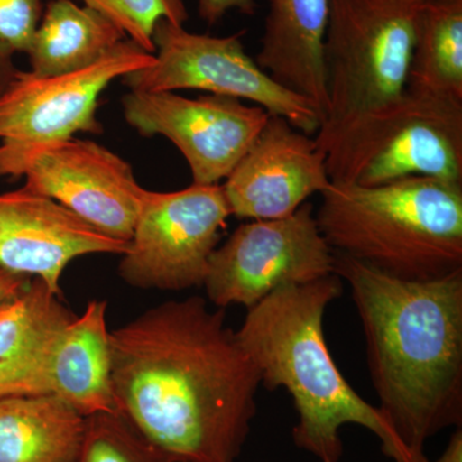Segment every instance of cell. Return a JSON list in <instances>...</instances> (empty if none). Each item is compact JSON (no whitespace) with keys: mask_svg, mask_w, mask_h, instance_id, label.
Masks as SVG:
<instances>
[{"mask_svg":"<svg viewBox=\"0 0 462 462\" xmlns=\"http://www.w3.org/2000/svg\"><path fill=\"white\" fill-rule=\"evenodd\" d=\"M115 411L169 462H236L261 376L224 309L170 300L111 331Z\"/></svg>","mask_w":462,"mask_h":462,"instance_id":"6da1fadb","label":"cell"},{"mask_svg":"<svg viewBox=\"0 0 462 462\" xmlns=\"http://www.w3.org/2000/svg\"><path fill=\"white\" fill-rule=\"evenodd\" d=\"M366 343L379 410L416 462L425 443L462 424V270L403 281L334 252Z\"/></svg>","mask_w":462,"mask_h":462,"instance_id":"7a4b0ae2","label":"cell"},{"mask_svg":"<svg viewBox=\"0 0 462 462\" xmlns=\"http://www.w3.org/2000/svg\"><path fill=\"white\" fill-rule=\"evenodd\" d=\"M337 273L305 285L273 291L248 310L236 331L243 351L261 376V384L284 388L293 401L298 421L294 445L319 462H340V430L360 425L382 443L394 462H416L379 407L364 400L340 373L324 334L328 306L342 294Z\"/></svg>","mask_w":462,"mask_h":462,"instance_id":"3957f363","label":"cell"},{"mask_svg":"<svg viewBox=\"0 0 462 462\" xmlns=\"http://www.w3.org/2000/svg\"><path fill=\"white\" fill-rule=\"evenodd\" d=\"M315 217L333 252L394 278L462 270V185L418 176L378 187L331 181Z\"/></svg>","mask_w":462,"mask_h":462,"instance_id":"277c9868","label":"cell"},{"mask_svg":"<svg viewBox=\"0 0 462 462\" xmlns=\"http://www.w3.org/2000/svg\"><path fill=\"white\" fill-rule=\"evenodd\" d=\"M425 0H330L324 41L328 109L315 135L333 154L406 96L416 20Z\"/></svg>","mask_w":462,"mask_h":462,"instance_id":"5b68a950","label":"cell"},{"mask_svg":"<svg viewBox=\"0 0 462 462\" xmlns=\"http://www.w3.org/2000/svg\"><path fill=\"white\" fill-rule=\"evenodd\" d=\"M328 171L331 181L361 187L415 176L462 185V102L407 89L328 157Z\"/></svg>","mask_w":462,"mask_h":462,"instance_id":"8992f818","label":"cell"},{"mask_svg":"<svg viewBox=\"0 0 462 462\" xmlns=\"http://www.w3.org/2000/svg\"><path fill=\"white\" fill-rule=\"evenodd\" d=\"M153 63V53L125 39L81 71L41 78L17 69L0 96V178H20L38 149L78 133H102L97 118L100 94L116 79Z\"/></svg>","mask_w":462,"mask_h":462,"instance_id":"52a82bcc","label":"cell"},{"mask_svg":"<svg viewBox=\"0 0 462 462\" xmlns=\"http://www.w3.org/2000/svg\"><path fill=\"white\" fill-rule=\"evenodd\" d=\"M243 35L245 32L223 38L194 33L161 20L153 32V65L121 79L130 91L199 90L247 100L315 136L322 121L318 109L263 71L245 51Z\"/></svg>","mask_w":462,"mask_h":462,"instance_id":"ba28073f","label":"cell"},{"mask_svg":"<svg viewBox=\"0 0 462 462\" xmlns=\"http://www.w3.org/2000/svg\"><path fill=\"white\" fill-rule=\"evenodd\" d=\"M230 216L223 184L145 190L121 278L134 288L167 291L203 285Z\"/></svg>","mask_w":462,"mask_h":462,"instance_id":"9c48e42d","label":"cell"},{"mask_svg":"<svg viewBox=\"0 0 462 462\" xmlns=\"http://www.w3.org/2000/svg\"><path fill=\"white\" fill-rule=\"evenodd\" d=\"M334 252L311 203L275 220L240 225L209 258L203 287L212 305L252 309L273 291L333 275Z\"/></svg>","mask_w":462,"mask_h":462,"instance_id":"30bf717a","label":"cell"},{"mask_svg":"<svg viewBox=\"0 0 462 462\" xmlns=\"http://www.w3.org/2000/svg\"><path fill=\"white\" fill-rule=\"evenodd\" d=\"M123 109L136 132L165 136L181 152L196 185L225 181L270 117L263 108L230 97L190 99L173 91H130Z\"/></svg>","mask_w":462,"mask_h":462,"instance_id":"8fae6325","label":"cell"},{"mask_svg":"<svg viewBox=\"0 0 462 462\" xmlns=\"http://www.w3.org/2000/svg\"><path fill=\"white\" fill-rule=\"evenodd\" d=\"M25 189L56 200L111 238L129 242L145 189L132 166L90 141L47 145L27 158Z\"/></svg>","mask_w":462,"mask_h":462,"instance_id":"7c38bea8","label":"cell"},{"mask_svg":"<svg viewBox=\"0 0 462 462\" xmlns=\"http://www.w3.org/2000/svg\"><path fill=\"white\" fill-rule=\"evenodd\" d=\"M330 182L327 154L319 149L315 136L270 115L223 188L231 216L275 220L294 214Z\"/></svg>","mask_w":462,"mask_h":462,"instance_id":"4fadbf2b","label":"cell"},{"mask_svg":"<svg viewBox=\"0 0 462 462\" xmlns=\"http://www.w3.org/2000/svg\"><path fill=\"white\" fill-rule=\"evenodd\" d=\"M7 224L0 233V267L36 276L60 293V279L74 258L91 254H123L129 242L111 238L56 200L25 188L11 191Z\"/></svg>","mask_w":462,"mask_h":462,"instance_id":"5bb4252c","label":"cell"},{"mask_svg":"<svg viewBox=\"0 0 462 462\" xmlns=\"http://www.w3.org/2000/svg\"><path fill=\"white\" fill-rule=\"evenodd\" d=\"M74 318L41 279L0 309V400L50 393L51 354Z\"/></svg>","mask_w":462,"mask_h":462,"instance_id":"9a60e30c","label":"cell"},{"mask_svg":"<svg viewBox=\"0 0 462 462\" xmlns=\"http://www.w3.org/2000/svg\"><path fill=\"white\" fill-rule=\"evenodd\" d=\"M266 2L256 62L276 83L311 102L324 120L328 109L324 41L330 0Z\"/></svg>","mask_w":462,"mask_h":462,"instance_id":"2e32d148","label":"cell"},{"mask_svg":"<svg viewBox=\"0 0 462 462\" xmlns=\"http://www.w3.org/2000/svg\"><path fill=\"white\" fill-rule=\"evenodd\" d=\"M107 302L91 300L58 337L50 363V393L84 418L116 412Z\"/></svg>","mask_w":462,"mask_h":462,"instance_id":"e0dca14e","label":"cell"},{"mask_svg":"<svg viewBox=\"0 0 462 462\" xmlns=\"http://www.w3.org/2000/svg\"><path fill=\"white\" fill-rule=\"evenodd\" d=\"M85 422L54 394L0 400V462H78Z\"/></svg>","mask_w":462,"mask_h":462,"instance_id":"ac0fdd59","label":"cell"},{"mask_svg":"<svg viewBox=\"0 0 462 462\" xmlns=\"http://www.w3.org/2000/svg\"><path fill=\"white\" fill-rule=\"evenodd\" d=\"M127 39L114 23L72 0H51L26 54L41 78L81 71Z\"/></svg>","mask_w":462,"mask_h":462,"instance_id":"d6986e66","label":"cell"},{"mask_svg":"<svg viewBox=\"0 0 462 462\" xmlns=\"http://www.w3.org/2000/svg\"><path fill=\"white\" fill-rule=\"evenodd\" d=\"M407 89L462 102V0H425L416 20Z\"/></svg>","mask_w":462,"mask_h":462,"instance_id":"ffe728a7","label":"cell"},{"mask_svg":"<svg viewBox=\"0 0 462 462\" xmlns=\"http://www.w3.org/2000/svg\"><path fill=\"white\" fill-rule=\"evenodd\" d=\"M78 462H169L117 412L91 415L85 422Z\"/></svg>","mask_w":462,"mask_h":462,"instance_id":"44dd1931","label":"cell"},{"mask_svg":"<svg viewBox=\"0 0 462 462\" xmlns=\"http://www.w3.org/2000/svg\"><path fill=\"white\" fill-rule=\"evenodd\" d=\"M125 33L129 41L153 53V32L161 20L184 26L189 20L184 0H83Z\"/></svg>","mask_w":462,"mask_h":462,"instance_id":"7402d4cb","label":"cell"},{"mask_svg":"<svg viewBox=\"0 0 462 462\" xmlns=\"http://www.w3.org/2000/svg\"><path fill=\"white\" fill-rule=\"evenodd\" d=\"M42 14V0H0V45L26 53Z\"/></svg>","mask_w":462,"mask_h":462,"instance_id":"603a6c76","label":"cell"},{"mask_svg":"<svg viewBox=\"0 0 462 462\" xmlns=\"http://www.w3.org/2000/svg\"><path fill=\"white\" fill-rule=\"evenodd\" d=\"M234 9L245 16H254L257 3L256 0H199V17L208 25H215Z\"/></svg>","mask_w":462,"mask_h":462,"instance_id":"cb8c5ba5","label":"cell"},{"mask_svg":"<svg viewBox=\"0 0 462 462\" xmlns=\"http://www.w3.org/2000/svg\"><path fill=\"white\" fill-rule=\"evenodd\" d=\"M29 276L8 272L0 267V309L20 296L30 284Z\"/></svg>","mask_w":462,"mask_h":462,"instance_id":"d4e9b609","label":"cell"},{"mask_svg":"<svg viewBox=\"0 0 462 462\" xmlns=\"http://www.w3.org/2000/svg\"><path fill=\"white\" fill-rule=\"evenodd\" d=\"M17 69L14 63V54L9 53L0 45V96L7 89L12 79L16 75Z\"/></svg>","mask_w":462,"mask_h":462,"instance_id":"484cf974","label":"cell"},{"mask_svg":"<svg viewBox=\"0 0 462 462\" xmlns=\"http://www.w3.org/2000/svg\"><path fill=\"white\" fill-rule=\"evenodd\" d=\"M436 462H462V430L458 428L452 434L448 446Z\"/></svg>","mask_w":462,"mask_h":462,"instance_id":"4316f807","label":"cell"},{"mask_svg":"<svg viewBox=\"0 0 462 462\" xmlns=\"http://www.w3.org/2000/svg\"><path fill=\"white\" fill-rule=\"evenodd\" d=\"M9 205H11V193L0 194V233L7 224Z\"/></svg>","mask_w":462,"mask_h":462,"instance_id":"83f0119b","label":"cell"}]
</instances>
